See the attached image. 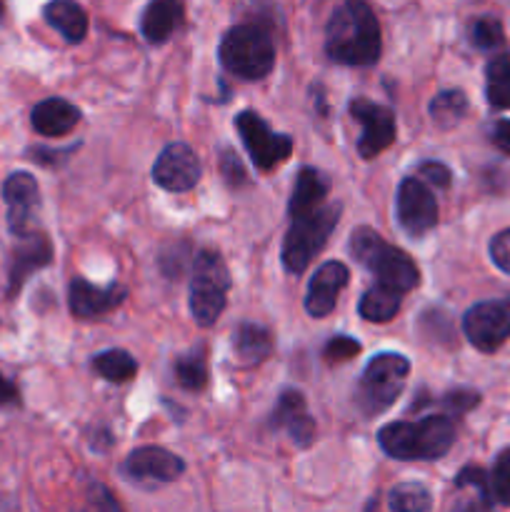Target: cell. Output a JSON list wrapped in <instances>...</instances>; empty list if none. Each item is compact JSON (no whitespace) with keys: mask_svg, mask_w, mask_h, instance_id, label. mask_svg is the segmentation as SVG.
Returning <instances> with one entry per match:
<instances>
[{"mask_svg":"<svg viewBox=\"0 0 510 512\" xmlns=\"http://www.w3.org/2000/svg\"><path fill=\"white\" fill-rule=\"evenodd\" d=\"M30 123H33L35 133L45 135V138H60L80 123V110L63 98L40 100L30 113Z\"/></svg>","mask_w":510,"mask_h":512,"instance_id":"obj_20","label":"cell"},{"mask_svg":"<svg viewBox=\"0 0 510 512\" xmlns=\"http://www.w3.org/2000/svg\"><path fill=\"white\" fill-rule=\"evenodd\" d=\"M233 350L240 365L253 368V365H260L270 355V350H273V335L263 325L240 323L233 335Z\"/></svg>","mask_w":510,"mask_h":512,"instance_id":"obj_23","label":"cell"},{"mask_svg":"<svg viewBox=\"0 0 510 512\" xmlns=\"http://www.w3.org/2000/svg\"><path fill=\"white\" fill-rule=\"evenodd\" d=\"M350 270L340 260H328L313 273L305 293V310L313 318H328L338 305L340 293L348 285Z\"/></svg>","mask_w":510,"mask_h":512,"instance_id":"obj_16","label":"cell"},{"mask_svg":"<svg viewBox=\"0 0 510 512\" xmlns=\"http://www.w3.org/2000/svg\"><path fill=\"white\" fill-rule=\"evenodd\" d=\"M228 290L230 273L225 260L215 250H200L193 260V280H190V313L200 328H208L220 318Z\"/></svg>","mask_w":510,"mask_h":512,"instance_id":"obj_5","label":"cell"},{"mask_svg":"<svg viewBox=\"0 0 510 512\" xmlns=\"http://www.w3.org/2000/svg\"><path fill=\"white\" fill-rule=\"evenodd\" d=\"M485 95L493 108H510V50L495 55L485 70Z\"/></svg>","mask_w":510,"mask_h":512,"instance_id":"obj_25","label":"cell"},{"mask_svg":"<svg viewBox=\"0 0 510 512\" xmlns=\"http://www.w3.org/2000/svg\"><path fill=\"white\" fill-rule=\"evenodd\" d=\"M418 178H423L425 183L435 185V188H450L453 183V173L445 163H438V160H423L418 165Z\"/></svg>","mask_w":510,"mask_h":512,"instance_id":"obj_35","label":"cell"},{"mask_svg":"<svg viewBox=\"0 0 510 512\" xmlns=\"http://www.w3.org/2000/svg\"><path fill=\"white\" fill-rule=\"evenodd\" d=\"M125 478L135 483H173L185 473V463L170 450L158 448V445H145V448L133 450L123 463Z\"/></svg>","mask_w":510,"mask_h":512,"instance_id":"obj_13","label":"cell"},{"mask_svg":"<svg viewBox=\"0 0 510 512\" xmlns=\"http://www.w3.org/2000/svg\"><path fill=\"white\" fill-rule=\"evenodd\" d=\"M220 173H223L225 183H228L230 188H240V185L248 183V175H245L243 163H240L238 155L228 148L220 153Z\"/></svg>","mask_w":510,"mask_h":512,"instance_id":"obj_34","label":"cell"},{"mask_svg":"<svg viewBox=\"0 0 510 512\" xmlns=\"http://www.w3.org/2000/svg\"><path fill=\"white\" fill-rule=\"evenodd\" d=\"M360 353V343L350 335H335L333 340H328L323 355L328 363H345V360L355 358Z\"/></svg>","mask_w":510,"mask_h":512,"instance_id":"obj_33","label":"cell"},{"mask_svg":"<svg viewBox=\"0 0 510 512\" xmlns=\"http://www.w3.org/2000/svg\"><path fill=\"white\" fill-rule=\"evenodd\" d=\"M490 258H493V263L498 265L505 275H510V228L500 230V233L490 240Z\"/></svg>","mask_w":510,"mask_h":512,"instance_id":"obj_37","label":"cell"},{"mask_svg":"<svg viewBox=\"0 0 510 512\" xmlns=\"http://www.w3.org/2000/svg\"><path fill=\"white\" fill-rule=\"evenodd\" d=\"M478 403H480V395L475 393V390H468V388L450 390V393L443 398V408L448 410L450 415L468 413V410H473Z\"/></svg>","mask_w":510,"mask_h":512,"instance_id":"obj_36","label":"cell"},{"mask_svg":"<svg viewBox=\"0 0 510 512\" xmlns=\"http://www.w3.org/2000/svg\"><path fill=\"white\" fill-rule=\"evenodd\" d=\"M53 260V245H50L48 235L43 233H30L20 235L18 245L13 248V255H10L8 265V295L15 298L23 288L25 280L35 273V270L45 268Z\"/></svg>","mask_w":510,"mask_h":512,"instance_id":"obj_15","label":"cell"},{"mask_svg":"<svg viewBox=\"0 0 510 512\" xmlns=\"http://www.w3.org/2000/svg\"><path fill=\"white\" fill-rule=\"evenodd\" d=\"M465 113H468V98L458 88L443 90L430 100V118L443 130L455 128L465 118Z\"/></svg>","mask_w":510,"mask_h":512,"instance_id":"obj_27","label":"cell"},{"mask_svg":"<svg viewBox=\"0 0 510 512\" xmlns=\"http://www.w3.org/2000/svg\"><path fill=\"white\" fill-rule=\"evenodd\" d=\"M455 488H475L478 490V495H480V500H483L485 508H490V505L495 503L493 493H490V488H488V480H485V473L480 468H473V465H468V468L460 470V475L455 478Z\"/></svg>","mask_w":510,"mask_h":512,"instance_id":"obj_32","label":"cell"},{"mask_svg":"<svg viewBox=\"0 0 510 512\" xmlns=\"http://www.w3.org/2000/svg\"><path fill=\"white\" fill-rule=\"evenodd\" d=\"M350 115L363 125V135L358 140V153L365 160H373L375 155H380L385 148L395 143V115L390 108L373 103V100L355 98L350 103Z\"/></svg>","mask_w":510,"mask_h":512,"instance_id":"obj_11","label":"cell"},{"mask_svg":"<svg viewBox=\"0 0 510 512\" xmlns=\"http://www.w3.org/2000/svg\"><path fill=\"white\" fill-rule=\"evenodd\" d=\"M463 333L480 353H495L510 335V318L505 303L483 300L463 315Z\"/></svg>","mask_w":510,"mask_h":512,"instance_id":"obj_10","label":"cell"},{"mask_svg":"<svg viewBox=\"0 0 510 512\" xmlns=\"http://www.w3.org/2000/svg\"><path fill=\"white\" fill-rule=\"evenodd\" d=\"M13 405H20L18 388H15L13 380L0 373V408H13Z\"/></svg>","mask_w":510,"mask_h":512,"instance_id":"obj_39","label":"cell"},{"mask_svg":"<svg viewBox=\"0 0 510 512\" xmlns=\"http://www.w3.org/2000/svg\"><path fill=\"white\" fill-rule=\"evenodd\" d=\"M470 43L478 50H498L505 43L503 23L493 15H483V18L473 20L470 25Z\"/></svg>","mask_w":510,"mask_h":512,"instance_id":"obj_30","label":"cell"},{"mask_svg":"<svg viewBox=\"0 0 510 512\" xmlns=\"http://www.w3.org/2000/svg\"><path fill=\"white\" fill-rule=\"evenodd\" d=\"M175 380H178L180 388L185 390H203L205 383H208V363H205L203 348L190 350V353L180 355L173 363Z\"/></svg>","mask_w":510,"mask_h":512,"instance_id":"obj_28","label":"cell"},{"mask_svg":"<svg viewBox=\"0 0 510 512\" xmlns=\"http://www.w3.org/2000/svg\"><path fill=\"white\" fill-rule=\"evenodd\" d=\"M340 220V203L320 205L313 213H305L293 218V225L285 233L283 240V265L288 273L300 275L310 265V260L320 253L328 243L330 233Z\"/></svg>","mask_w":510,"mask_h":512,"instance_id":"obj_6","label":"cell"},{"mask_svg":"<svg viewBox=\"0 0 510 512\" xmlns=\"http://www.w3.org/2000/svg\"><path fill=\"white\" fill-rule=\"evenodd\" d=\"M3 200L8 205V228L13 235H25L30 233V225H33L35 210L40 205V193H38V180L30 173H10L8 180L3 183Z\"/></svg>","mask_w":510,"mask_h":512,"instance_id":"obj_14","label":"cell"},{"mask_svg":"<svg viewBox=\"0 0 510 512\" xmlns=\"http://www.w3.org/2000/svg\"><path fill=\"white\" fill-rule=\"evenodd\" d=\"M3 10H5V8H3V0H0V18H3Z\"/></svg>","mask_w":510,"mask_h":512,"instance_id":"obj_41","label":"cell"},{"mask_svg":"<svg viewBox=\"0 0 510 512\" xmlns=\"http://www.w3.org/2000/svg\"><path fill=\"white\" fill-rule=\"evenodd\" d=\"M200 160L195 150L185 143H170L163 153L158 155L153 165V180L168 193H188L198 185Z\"/></svg>","mask_w":510,"mask_h":512,"instance_id":"obj_12","label":"cell"},{"mask_svg":"<svg viewBox=\"0 0 510 512\" xmlns=\"http://www.w3.org/2000/svg\"><path fill=\"white\" fill-rule=\"evenodd\" d=\"M378 443L395 460H438L453 448L455 425L448 415L423 420H400L380 428Z\"/></svg>","mask_w":510,"mask_h":512,"instance_id":"obj_2","label":"cell"},{"mask_svg":"<svg viewBox=\"0 0 510 512\" xmlns=\"http://www.w3.org/2000/svg\"><path fill=\"white\" fill-rule=\"evenodd\" d=\"M388 505L395 512H425L433 508V498L423 483H400L390 490Z\"/></svg>","mask_w":510,"mask_h":512,"instance_id":"obj_29","label":"cell"},{"mask_svg":"<svg viewBox=\"0 0 510 512\" xmlns=\"http://www.w3.org/2000/svg\"><path fill=\"white\" fill-rule=\"evenodd\" d=\"M128 298V290L123 285H95L85 278H73L68 288V305L75 318H100L110 310L120 308Z\"/></svg>","mask_w":510,"mask_h":512,"instance_id":"obj_17","label":"cell"},{"mask_svg":"<svg viewBox=\"0 0 510 512\" xmlns=\"http://www.w3.org/2000/svg\"><path fill=\"white\" fill-rule=\"evenodd\" d=\"M490 493L493 500L503 508H510V448L498 455L493 465V475H490Z\"/></svg>","mask_w":510,"mask_h":512,"instance_id":"obj_31","label":"cell"},{"mask_svg":"<svg viewBox=\"0 0 510 512\" xmlns=\"http://www.w3.org/2000/svg\"><path fill=\"white\" fill-rule=\"evenodd\" d=\"M273 428L288 430L290 440L298 448H308L315 440V420L308 415L305 408V398L298 390H283L275 403L273 418H270Z\"/></svg>","mask_w":510,"mask_h":512,"instance_id":"obj_18","label":"cell"},{"mask_svg":"<svg viewBox=\"0 0 510 512\" xmlns=\"http://www.w3.org/2000/svg\"><path fill=\"white\" fill-rule=\"evenodd\" d=\"M90 365H93V370L100 378L110 380V383H128V380H133L135 373H138V360L120 348L105 350V353L95 355Z\"/></svg>","mask_w":510,"mask_h":512,"instance_id":"obj_26","label":"cell"},{"mask_svg":"<svg viewBox=\"0 0 510 512\" xmlns=\"http://www.w3.org/2000/svg\"><path fill=\"white\" fill-rule=\"evenodd\" d=\"M43 18L68 43H80L85 38V33H88V13L75 0H50L43 8Z\"/></svg>","mask_w":510,"mask_h":512,"instance_id":"obj_22","label":"cell"},{"mask_svg":"<svg viewBox=\"0 0 510 512\" xmlns=\"http://www.w3.org/2000/svg\"><path fill=\"white\" fill-rule=\"evenodd\" d=\"M400 305H403V293L390 285H373L363 293L360 298L358 310H360V318L368 320V323H388L398 315Z\"/></svg>","mask_w":510,"mask_h":512,"instance_id":"obj_24","label":"cell"},{"mask_svg":"<svg viewBox=\"0 0 510 512\" xmlns=\"http://www.w3.org/2000/svg\"><path fill=\"white\" fill-rule=\"evenodd\" d=\"M348 248L350 255L378 278V283L390 285V288L400 290L403 295L410 293L420 283L418 265L408 258V253L385 243L373 228L355 230L350 235Z\"/></svg>","mask_w":510,"mask_h":512,"instance_id":"obj_3","label":"cell"},{"mask_svg":"<svg viewBox=\"0 0 510 512\" xmlns=\"http://www.w3.org/2000/svg\"><path fill=\"white\" fill-rule=\"evenodd\" d=\"M503 303H505V310H508V318H510V295L503 300Z\"/></svg>","mask_w":510,"mask_h":512,"instance_id":"obj_40","label":"cell"},{"mask_svg":"<svg viewBox=\"0 0 510 512\" xmlns=\"http://www.w3.org/2000/svg\"><path fill=\"white\" fill-rule=\"evenodd\" d=\"M235 128H238L240 140H243L245 150L250 153L255 168L270 170L283 163V160H288L290 153H293V138L273 133L270 125L255 110H243L235 118Z\"/></svg>","mask_w":510,"mask_h":512,"instance_id":"obj_8","label":"cell"},{"mask_svg":"<svg viewBox=\"0 0 510 512\" xmlns=\"http://www.w3.org/2000/svg\"><path fill=\"white\" fill-rule=\"evenodd\" d=\"M395 213L400 228L413 238H420L438 223V200L420 178H403L395 193Z\"/></svg>","mask_w":510,"mask_h":512,"instance_id":"obj_9","label":"cell"},{"mask_svg":"<svg viewBox=\"0 0 510 512\" xmlns=\"http://www.w3.org/2000/svg\"><path fill=\"white\" fill-rule=\"evenodd\" d=\"M410 360L400 353H380L365 365L363 378L355 388V403L365 415H380L403 393Z\"/></svg>","mask_w":510,"mask_h":512,"instance_id":"obj_7","label":"cell"},{"mask_svg":"<svg viewBox=\"0 0 510 512\" xmlns=\"http://www.w3.org/2000/svg\"><path fill=\"white\" fill-rule=\"evenodd\" d=\"M330 193V180L325 178L320 170L315 168H300L298 178H295L293 195H290L288 213L290 218H300L305 213H313L323 205V200Z\"/></svg>","mask_w":510,"mask_h":512,"instance_id":"obj_21","label":"cell"},{"mask_svg":"<svg viewBox=\"0 0 510 512\" xmlns=\"http://www.w3.org/2000/svg\"><path fill=\"white\" fill-rule=\"evenodd\" d=\"M490 140H493V145L500 150V153L510 155V120L500 118L498 123L490 128Z\"/></svg>","mask_w":510,"mask_h":512,"instance_id":"obj_38","label":"cell"},{"mask_svg":"<svg viewBox=\"0 0 510 512\" xmlns=\"http://www.w3.org/2000/svg\"><path fill=\"white\" fill-rule=\"evenodd\" d=\"M380 48V23L368 0H343L325 28L328 58L350 68H368L378 63Z\"/></svg>","mask_w":510,"mask_h":512,"instance_id":"obj_1","label":"cell"},{"mask_svg":"<svg viewBox=\"0 0 510 512\" xmlns=\"http://www.w3.org/2000/svg\"><path fill=\"white\" fill-rule=\"evenodd\" d=\"M185 8L180 0H150L140 15V33L148 43L160 45L173 38L175 30L183 25Z\"/></svg>","mask_w":510,"mask_h":512,"instance_id":"obj_19","label":"cell"},{"mask_svg":"<svg viewBox=\"0 0 510 512\" xmlns=\"http://www.w3.org/2000/svg\"><path fill=\"white\" fill-rule=\"evenodd\" d=\"M220 65L240 80H263L275 65V45L265 28L243 23L223 35L218 48Z\"/></svg>","mask_w":510,"mask_h":512,"instance_id":"obj_4","label":"cell"}]
</instances>
